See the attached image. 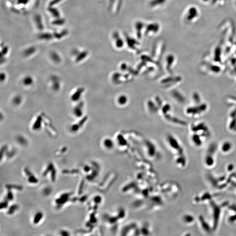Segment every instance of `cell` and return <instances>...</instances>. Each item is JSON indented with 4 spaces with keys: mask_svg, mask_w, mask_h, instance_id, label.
Returning a JSON list of instances; mask_svg holds the SVG:
<instances>
[{
    "mask_svg": "<svg viewBox=\"0 0 236 236\" xmlns=\"http://www.w3.org/2000/svg\"><path fill=\"white\" fill-rule=\"evenodd\" d=\"M207 106L206 104H202L196 107L189 108L187 109V113L189 114L193 115L198 114L202 112H203L207 109Z\"/></svg>",
    "mask_w": 236,
    "mask_h": 236,
    "instance_id": "cell-1",
    "label": "cell"
},
{
    "mask_svg": "<svg viewBox=\"0 0 236 236\" xmlns=\"http://www.w3.org/2000/svg\"><path fill=\"white\" fill-rule=\"evenodd\" d=\"M193 140L194 143L197 146H200L202 144L201 139L199 135L194 134L193 137Z\"/></svg>",
    "mask_w": 236,
    "mask_h": 236,
    "instance_id": "cell-2",
    "label": "cell"
},
{
    "mask_svg": "<svg viewBox=\"0 0 236 236\" xmlns=\"http://www.w3.org/2000/svg\"><path fill=\"white\" fill-rule=\"evenodd\" d=\"M232 145L231 143L229 142H226L223 144L222 146V150L224 152L229 151L231 149Z\"/></svg>",
    "mask_w": 236,
    "mask_h": 236,
    "instance_id": "cell-3",
    "label": "cell"
},
{
    "mask_svg": "<svg viewBox=\"0 0 236 236\" xmlns=\"http://www.w3.org/2000/svg\"><path fill=\"white\" fill-rule=\"evenodd\" d=\"M43 216V214L41 213V212L37 213V214L35 215V216H34V220H33V222H34V223H35V224H37V223H38L40 221L41 219H42Z\"/></svg>",
    "mask_w": 236,
    "mask_h": 236,
    "instance_id": "cell-4",
    "label": "cell"
},
{
    "mask_svg": "<svg viewBox=\"0 0 236 236\" xmlns=\"http://www.w3.org/2000/svg\"><path fill=\"white\" fill-rule=\"evenodd\" d=\"M127 100V98L125 96H123V95L120 96V97L118 99V103L121 104H125V103L126 102Z\"/></svg>",
    "mask_w": 236,
    "mask_h": 236,
    "instance_id": "cell-5",
    "label": "cell"
},
{
    "mask_svg": "<svg viewBox=\"0 0 236 236\" xmlns=\"http://www.w3.org/2000/svg\"><path fill=\"white\" fill-rule=\"evenodd\" d=\"M193 98L194 101L196 103H199L200 101V98L199 96V94L197 93L194 94L193 95Z\"/></svg>",
    "mask_w": 236,
    "mask_h": 236,
    "instance_id": "cell-6",
    "label": "cell"
},
{
    "mask_svg": "<svg viewBox=\"0 0 236 236\" xmlns=\"http://www.w3.org/2000/svg\"><path fill=\"white\" fill-rule=\"evenodd\" d=\"M29 181L30 183H35L37 182L38 181L37 179L35 177H34V176L32 175V176H30L29 178Z\"/></svg>",
    "mask_w": 236,
    "mask_h": 236,
    "instance_id": "cell-7",
    "label": "cell"
},
{
    "mask_svg": "<svg viewBox=\"0 0 236 236\" xmlns=\"http://www.w3.org/2000/svg\"><path fill=\"white\" fill-rule=\"evenodd\" d=\"M17 208V207L15 205H14V206H12V207H11L9 211V212L10 214H11V212H12V210H13V212H14V211H15V210Z\"/></svg>",
    "mask_w": 236,
    "mask_h": 236,
    "instance_id": "cell-8",
    "label": "cell"
},
{
    "mask_svg": "<svg viewBox=\"0 0 236 236\" xmlns=\"http://www.w3.org/2000/svg\"><path fill=\"white\" fill-rule=\"evenodd\" d=\"M8 199H9V200H12L13 198V195H12V193H11V192L9 193H8Z\"/></svg>",
    "mask_w": 236,
    "mask_h": 236,
    "instance_id": "cell-9",
    "label": "cell"
},
{
    "mask_svg": "<svg viewBox=\"0 0 236 236\" xmlns=\"http://www.w3.org/2000/svg\"><path fill=\"white\" fill-rule=\"evenodd\" d=\"M61 235L63 236H67L69 235L68 232L66 231H62L61 233Z\"/></svg>",
    "mask_w": 236,
    "mask_h": 236,
    "instance_id": "cell-10",
    "label": "cell"
}]
</instances>
